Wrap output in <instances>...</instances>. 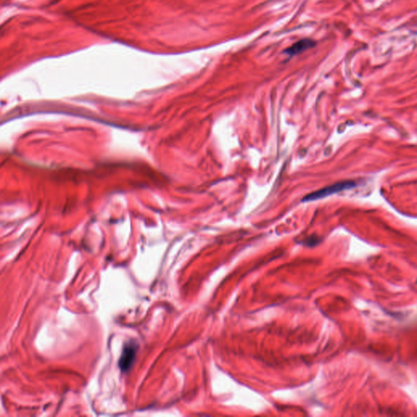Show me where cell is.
<instances>
[{
  "instance_id": "cell-1",
  "label": "cell",
  "mask_w": 417,
  "mask_h": 417,
  "mask_svg": "<svg viewBox=\"0 0 417 417\" xmlns=\"http://www.w3.org/2000/svg\"><path fill=\"white\" fill-rule=\"evenodd\" d=\"M354 185V182H351V181L340 182V183L331 185V186H329V187H325V188H322L319 191L312 192L311 194L307 195V196H305L304 198L302 199V201H312L324 198V197L330 196V195L340 192L342 190L347 189L349 187H353Z\"/></svg>"
},
{
  "instance_id": "cell-2",
  "label": "cell",
  "mask_w": 417,
  "mask_h": 417,
  "mask_svg": "<svg viewBox=\"0 0 417 417\" xmlns=\"http://www.w3.org/2000/svg\"><path fill=\"white\" fill-rule=\"evenodd\" d=\"M137 350V343L133 340L129 341L124 345L122 355L120 357L119 362H118V365L122 372H128L129 370L131 369L134 362L136 360Z\"/></svg>"
},
{
  "instance_id": "cell-3",
  "label": "cell",
  "mask_w": 417,
  "mask_h": 417,
  "mask_svg": "<svg viewBox=\"0 0 417 417\" xmlns=\"http://www.w3.org/2000/svg\"><path fill=\"white\" fill-rule=\"evenodd\" d=\"M315 46H316L315 41L309 39H301V40L298 41L297 43L293 44L291 47L287 48L284 52H285V54L293 57V56L301 54L302 52H306L311 48H313Z\"/></svg>"
}]
</instances>
